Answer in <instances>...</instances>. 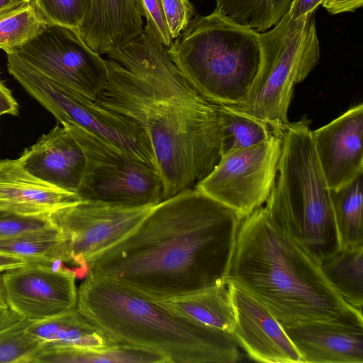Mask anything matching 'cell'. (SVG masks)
<instances>
[{
    "instance_id": "5",
    "label": "cell",
    "mask_w": 363,
    "mask_h": 363,
    "mask_svg": "<svg viewBox=\"0 0 363 363\" xmlns=\"http://www.w3.org/2000/svg\"><path fill=\"white\" fill-rule=\"evenodd\" d=\"M311 121L289 123L282 133L267 213L320 262L339 250L330 188L313 147Z\"/></svg>"
},
{
    "instance_id": "31",
    "label": "cell",
    "mask_w": 363,
    "mask_h": 363,
    "mask_svg": "<svg viewBox=\"0 0 363 363\" xmlns=\"http://www.w3.org/2000/svg\"><path fill=\"white\" fill-rule=\"evenodd\" d=\"M57 228L50 215L23 216L0 212V239L18 237Z\"/></svg>"
},
{
    "instance_id": "22",
    "label": "cell",
    "mask_w": 363,
    "mask_h": 363,
    "mask_svg": "<svg viewBox=\"0 0 363 363\" xmlns=\"http://www.w3.org/2000/svg\"><path fill=\"white\" fill-rule=\"evenodd\" d=\"M43 362L169 363V361L159 353L126 345L86 350L42 343L32 363Z\"/></svg>"
},
{
    "instance_id": "33",
    "label": "cell",
    "mask_w": 363,
    "mask_h": 363,
    "mask_svg": "<svg viewBox=\"0 0 363 363\" xmlns=\"http://www.w3.org/2000/svg\"><path fill=\"white\" fill-rule=\"evenodd\" d=\"M161 1L165 20L174 40L189 24L194 15V8L189 0Z\"/></svg>"
},
{
    "instance_id": "9",
    "label": "cell",
    "mask_w": 363,
    "mask_h": 363,
    "mask_svg": "<svg viewBox=\"0 0 363 363\" xmlns=\"http://www.w3.org/2000/svg\"><path fill=\"white\" fill-rule=\"evenodd\" d=\"M60 124L84 155V171L76 192L79 199L126 206H155L162 201V183L155 168L74 123Z\"/></svg>"
},
{
    "instance_id": "11",
    "label": "cell",
    "mask_w": 363,
    "mask_h": 363,
    "mask_svg": "<svg viewBox=\"0 0 363 363\" xmlns=\"http://www.w3.org/2000/svg\"><path fill=\"white\" fill-rule=\"evenodd\" d=\"M45 77L96 100L108 77L106 60L72 28L45 21L37 34L15 51Z\"/></svg>"
},
{
    "instance_id": "39",
    "label": "cell",
    "mask_w": 363,
    "mask_h": 363,
    "mask_svg": "<svg viewBox=\"0 0 363 363\" xmlns=\"http://www.w3.org/2000/svg\"><path fill=\"white\" fill-rule=\"evenodd\" d=\"M31 0H0V12Z\"/></svg>"
},
{
    "instance_id": "37",
    "label": "cell",
    "mask_w": 363,
    "mask_h": 363,
    "mask_svg": "<svg viewBox=\"0 0 363 363\" xmlns=\"http://www.w3.org/2000/svg\"><path fill=\"white\" fill-rule=\"evenodd\" d=\"M28 260L23 257L0 252V273L23 267Z\"/></svg>"
},
{
    "instance_id": "36",
    "label": "cell",
    "mask_w": 363,
    "mask_h": 363,
    "mask_svg": "<svg viewBox=\"0 0 363 363\" xmlns=\"http://www.w3.org/2000/svg\"><path fill=\"white\" fill-rule=\"evenodd\" d=\"M18 114V104L11 91L0 81V116Z\"/></svg>"
},
{
    "instance_id": "25",
    "label": "cell",
    "mask_w": 363,
    "mask_h": 363,
    "mask_svg": "<svg viewBox=\"0 0 363 363\" xmlns=\"http://www.w3.org/2000/svg\"><path fill=\"white\" fill-rule=\"evenodd\" d=\"M0 252L23 257L28 262L60 259L72 266L68 240L57 228L0 239Z\"/></svg>"
},
{
    "instance_id": "38",
    "label": "cell",
    "mask_w": 363,
    "mask_h": 363,
    "mask_svg": "<svg viewBox=\"0 0 363 363\" xmlns=\"http://www.w3.org/2000/svg\"><path fill=\"white\" fill-rule=\"evenodd\" d=\"M22 318L13 311L8 308H0V332L13 326Z\"/></svg>"
},
{
    "instance_id": "24",
    "label": "cell",
    "mask_w": 363,
    "mask_h": 363,
    "mask_svg": "<svg viewBox=\"0 0 363 363\" xmlns=\"http://www.w3.org/2000/svg\"><path fill=\"white\" fill-rule=\"evenodd\" d=\"M320 268L340 296L347 304L362 312L363 245L339 250L320 261Z\"/></svg>"
},
{
    "instance_id": "21",
    "label": "cell",
    "mask_w": 363,
    "mask_h": 363,
    "mask_svg": "<svg viewBox=\"0 0 363 363\" xmlns=\"http://www.w3.org/2000/svg\"><path fill=\"white\" fill-rule=\"evenodd\" d=\"M158 301L178 314L205 325L233 333L235 315L227 284Z\"/></svg>"
},
{
    "instance_id": "32",
    "label": "cell",
    "mask_w": 363,
    "mask_h": 363,
    "mask_svg": "<svg viewBox=\"0 0 363 363\" xmlns=\"http://www.w3.org/2000/svg\"><path fill=\"white\" fill-rule=\"evenodd\" d=\"M142 16L146 19L143 32L155 43L169 48L173 38L164 15L161 0H135Z\"/></svg>"
},
{
    "instance_id": "12",
    "label": "cell",
    "mask_w": 363,
    "mask_h": 363,
    "mask_svg": "<svg viewBox=\"0 0 363 363\" xmlns=\"http://www.w3.org/2000/svg\"><path fill=\"white\" fill-rule=\"evenodd\" d=\"M153 206L79 199L56 209L50 217L68 240L72 266L89 273L90 260L131 233Z\"/></svg>"
},
{
    "instance_id": "18",
    "label": "cell",
    "mask_w": 363,
    "mask_h": 363,
    "mask_svg": "<svg viewBox=\"0 0 363 363\" xmlns=\"http://www.w3.org/2000/svg\"><path fill=\"white\" fill-rule=\"evenodd\" d=\"M78 200L75 193L54 186L32 175L18 159L0 161V212L48 216Z\"/></svg>"
},
{
    "instance_id": "8",
    "label": "cell",
    "mask_w": 363,
    "mask_h": 363,
    "mask_svg": "<svg viewBox=\"0 0 363 363\" xmlns=\"http://www.w3.org/2000/svg\"><path fill=\"white\" fill-rule=\"evenodd\" d=\"M7 68L24 89L60 123H74L155 168L150 141L145 132L132 119L108 110L82 93L45 77L14 54H7Z\"/></svg>"
},
{
    "instance_id": "10",
    "label": "cell",
    "mask_w": 363,
    "mask_h": 363,
    "mask_svg": "<svg viewBox=\"0 0 363 363\" xmlns=\"http://www.w3.org/2000/svg\"><path fill=\"white\" fill-rule=\"evenodd\" d=\"M282 135L223 154L196 188L235 211L242 220L266 203L274 186Z\"/></svg>"
},
{
    "instance_id": "27",
    "label": "cell",
    "mask_w": 363,
    "mask_h": 363,
    "mask_svg": "<svg viewBox=\"0 0 363 363\" xmlns=\"http://www.w3.org/2000/svg\"><path fill=\"white\" fill-rule=\"evenodd\" d=\"M45 20L33 0L0 12V48L6 54L32 39Z\"/></svg>"
},
{
    "instance_id": "7",
    "label": "cell",
    "mask_w": 363,
    "mask_h": 363,
    "mask_svg": "<svg viewBox=\"0 0 363 363\" xmlns=\"http://www.w3.org/2000/svg\"><path fill=\"white\" fill-rule=\"evenodd\" d=\"M260 40L262 60L246 98L226 106L282 135L289 123L288 111L295 85L306 78L319 60L314 13L297 21L285 14L273 28L260 33Z\"/></svg>"
},
{
    "instance_id": "14",
    "label": "cell",
    "mask_w": 363,
    "mask_h": 363,
    "mask_svg": "<svg viewBox=\"0 0 363 363\" xmlns=\"http://www.w3.org/2000/svg\"><path fill=\"white\" fill-rule=\"evenodd\" d=\"M235 315L233 331L237 343L255 361L302 363V357L282 325L260 302L228 282Z\"/></svg>"
},
{
    "instance_id": "20",
    "label": "cell",
    "mask_w": 363,
    "mask_h": 363,
    "mask_svg": "<svg viewBox=\"0 0 363 363\" xmlns=\"http://www.w3.org/2000/svg\"><path fill=\"white\" fill-rule=\"evenodd\" d=\"M26 330L41 343L60 347L97 350L118 345L77 308L39 322H30Z\"/></svg>"
},
{
    "instance_id": "34",
    "label": "cell",
    "mask_w": 363,
    "mask_h": 363,
    "mask_svg": "<svg viewBox=\"0 0 363 363\" xmlns=\"http://www.w3.org/2000/svg\"><path fill=\"white\" fill-rule=\"evenodd\" d=\"M324 1L325 0H291L287 15L294 21L302 19L313 13L318 6L321 5Z\"/></svg>"
},
{
    "instance_id": "29",
    "label": "cell",
    "mask_w": 363,
    "mask_h": 363,
    "mask_svg": "<svg viewBox=\"0 0 363 363\" xmlns=\"http://www.w3.org/2000/svg\"><path fill=\"white\" fill-rule=\"evenodd\" d=\"M30 323L22 319L0 332V363H32L42 343L26 332Z\"/></svg>"
},
{
    "instance_id": "6",
    "label": "cell",
    "mask_w": 363,
    "mask_h": 363,
    "mask_svg": "<svg viewBox=\"0 0 363 363\" xmlns=\"http://www.w3.org/2000/svg\"><path fill=\"white\" fill-rule=\"evenodd\" d=\"M167 51L201 96L228 106L246 98L262 53L260 33L235 23L216 9L191 19Z\"/></svg>"
},
{
    "instance_id": "35",
    "label": "cell",
    "mask_w": 363,
    "mask_h": 363,
    "mask_svg": "<svg viewBox=\"0 0 363 363\" xmlns=\"http://www.w3.org/2000/svg\"><path fill=\"white\" fill-rule=\"evenodd\" d=\"M363 0H325L321 4L330 13L352 12L362 6Z\"/></svg>"
},
{
    "instance_id": "16",
    "label": "cell",
    "mask_w": 363,
    "mask_h": 363,
    "mask_svg": "<svg viewBox=\"0 0 363 363\" xmlns=\"http://www.w3.org/2000/svg\"><path fill=\"white\" fill-rule=\"evenodd\" d=\"M18 159L38 179L76 194L84 171V155L77 141L62 124H57L43 135Z\"/></svg>"
},
{
    "instance_id": "4",
    "label": "cell",
    "mask_w": 363,
    "mask_h": 363,
    "mask_svg": "<svg viewBox=\"0 0 363 363\" xmlns=\"http://www.w3.org/2000/svg\"><path fill=\"white\" fill-rule=\"evenodd\" d=\"M77 308L118 345L153 351L169 363H233V334L178 314L160 301L109 279L89 274L77 290Z\"/></svg>"
},
{
    "instance_id": "28",
    "label": "cell",
    "mask_w": 363,
    "mask_h": 363,
    "mask_svg": "<svg viewBox=\"0 0 363 363\" xmlns=\"http://www.w3.org/2000/svg\"><path fill=\"white\" fill-rule=\"evenodd\" d=\"M219 111L223 154L257 145L275 134L267 123L238 113L226 105H219Z\"/></svg>"
},
{
    "instance_id": "13",
    "label": "cell",
    "mask_w": 363,
    "mask_h": 363,
    "mask_svg": "<svg viewBox=\"0 0 363 363\" xmlns=\"http://www.w3.org/2000/svg\"><path fill=\"white\" fill-rule=\"evenodd\" d=\"M1 277L7 305L22 319L39 322L77 308L73 274L30 262Z\"/></svg>"
},
{
    "instance_id": "17",
    "label": "cell",
    "mask_w": 363,
    "mask_h": 363,
    "mask_svg": "<svg viewBox=\"0 0 363 363\" xmlns=\"http://www.w3.org/2000/svg\"><path fill=\"white\" fill-rule=\"evenodd\" d=\"M282 326L302 363H363V325L314 321Z\"/></svg>"
},
{
    "instance_id": "2",
    "label": "cell",
    "mask_w": 363,
    "mask_h": 363,
    "mask_svg": "<svg viewBox=\"0 0 363 363\" xmlns=\"http://www.w3.org/2000/svg\"><path fill=\"white\" fill-rule=\"evenodd\" d=\"M241 220L196 187L182 191L91 259L89 274L155 301L225 285Z\"/></svg>"
},
{
    "instance_id": "15",
    "label": "cell",
    "mask_w": 363,
    "mask_h": 363,
    "mask_svg": "<svg viewBox=\"0 0 363 363\" xmlns=\"http://www.w3.org/2000/svg\"><path fill=\"white\" fill-rule=\"evenodd\" d=\"M315 152L330 189L363 174V104L351 106L328 124L312 130Z\"/></svg>"
},
{
    "instance_id": "26",
    "label": "cell",
    "mask_w": 363,
    "mask_h": 363,
    "mask_svg": "<svg viewBox=\"0 0 363 363\" xmlns=\"http://www.w3.org/2000/svg\"><path fill=\"white\" fill-rule=\"evenodd\" d=\"M216 9L235 23L258 33L274 27L287 13L291 0H216Z\"/></svg>"
},
{
    "instance_id": "3",
    "label": "cell",
    "mask_w": 363,
    "mask_h": 363,
    "mask_svg": "<svg viewBox=\"0 0 363 363\" xmlns=\"http://www.w3.org/2000/svg\"><path fill=\"white\" fill-rule=\"evenodd\" d=\"M228 282L245 290L284 325L314 321L363 325L362 312L332 287L320 262L263 206L240 223Z\"/></svg>"
},
{
    "instance_id": "23",
    "label": "cell",
    "mask_w": 363,
    "mask_h": 363,
    "mask_svg": "<svg viewBox=\"0 0 363 363\" xmlns=\"http://www.w3.org/2000/svg\"><path fill=\"white\" fill-rule=\"evenodd\" d=\"M363 174L330 189L339 250L363 245Z\"/></svg>"
},
{
    "instance_id": "19",
    "label": "cell",
    "mask_w": 363,
    "mask_h": 363,
    "mask_svg": "<svg viewBox=\"0 0 363 363\" xmlns=\"http://www.w3.org/2000/svg\"><path fill=\"white\" fill-rule=\"evenodd\" d=\"M143 30L135 0H91L89 11L77 30L99 54L123 46Z\"/></svg>"
},
{
    "instance_id": "1",
    "label": "cell",
    "mask_w": 363,
    "mask_h": 363,
    "mask_svg": "<svg viewBox=\"0 0 363 363\" xmlns=\"http://www.w3.org/2000/svg\"><path fill=\"white\" fill-rule=\"evenodd\" d=\"M107 82L100 106L135 122L147 135L163 199L196 186L223 154L219 105L201 96L143 30L106 52Z\"/></svg>"
},
{
    "instance_id": "40",
    "label": "cell",
    "mask_w": 363,
    "mask_h": 363,
    "mask_svg": "<svg viewBox=\"0 0 363 363\" xmlns=\"http://www.w3.org/2000/svg\"><path fill=\"white\" fill-rule=\"evenodd\" d=\"M9 306L6 303L5 294L2 283V277L0 274V308H8Z\"/></svg>"
},
{
    "instance_id": "30",
    "label": "cell",
    "mask_w": 363,
    "mask_h": 363,
    "mask_svg": "<svg viewBox=\"0 0 363 363\" xmlns=\"http://www.w3.org/2000/svg\"><path fill=\"white\" fill-rule=\"evenodd\" d=\"M44 19L77 30L86 18L91 0H33Z\"/></svg>"
}]
</instances>
